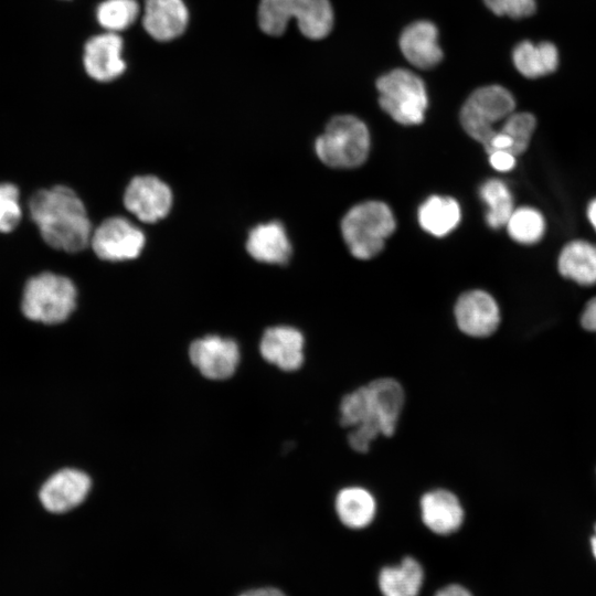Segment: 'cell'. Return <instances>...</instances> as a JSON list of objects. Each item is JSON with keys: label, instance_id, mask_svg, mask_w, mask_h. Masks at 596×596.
Listing matches in <instances>:
<instances>
[{"label": "cell", "instance_id": "obj_35", "mask_svg": "<svg viewBox=\"0 0 596 596\" xmlns=\"http://www.w3.org/2000/svg\"><path fill=\"white\" fill-rule=\"evenodd\" d=\"M587 217L596 231V199L592 200L588 204Z\"/></svg>", "mask_w": 596, "mask_h": 596}, {"label": "cell", "instance_id": "obj_8", "mask_svg": "<svg viewBox=\"0 0 596 596\" xmlns=\"http://www.w3.org/2000/svg\"><path fill=\"white\" fill-rule=\"evenodd\" d=\"M146 244L145 233L123 216H110L93 230L91 243L95 255L106 262L137 258Z\"/></svg>", "mask_w": 596, "mask_h": 596}, {"label": "cell", "instance_id": "obj_17", "mask_svg": "<svg viewBox=\"0 0 596 596\" xmlns=\"http://www.w3.org/2000/svg\"><path fill=\"white\" fill-rule=\"evenodd\" d=\"M400 47L405 58L418 68L434 67L443 58L437 28L429 21L407 25L400 36Z\"/></svg>", "mask_w": 596, "mask_h": 596}, {"label": "cell", "instance_id": "obj_36", "mask_svg": "<svg viewBox=\"0 0 596 596\" xmlns=\"http://www.w3.org/2000/svg\"><path fill=\"white\" fill-rule=\"evenodd\" d=\"M590 547H592L593 555L596 558V525H595V534L590 539Z\"/></svg>", "mask_w": 596, "mask_h": 596}, {"label": "cell", "instance_id": "obj_23", "mask_svg": "<svg viewBox=\"0 0 596 596\" xmlns=\"http://www.w3.org/2000/svg\"><path fill=\"white\" fill-rule=\"evenodd\" d=\"M417 215L418 223L425 232L435 237H444L457 227L461 212L455 199L432 195L421 204Z\"/></svg>", "mask_w": 596, "mask_h": 596}, {"label": "cell", "instance_id": "obj_25", "mask_svg": "<svg viewBox=\"0 0 596 596\" xmlns=\"http://www.w3.org/2000/svg\"><path fill=\"white\" fill-rule=\"evenodd\" d=\"M479 195L488 206L487 224L491 228L504 226L514 211L513 198L507 184L499 179H489L480 185Z\"/></svg>", "mask_w": 596, "mask_h": 596}, {"label": "cell", "instance_id": "obj_6", "mask_svg": "<svg viewBox=\"0 0 596 596\" xmlns=\"http://www.w3.org/2000/svg\"><path fill=\"white\" fill-rule=\"evenodd\" d=\"M381 108L401 125L422 124L428 106L426 87L415 73L396 68L376 81Z\"/></svg>", "mask_w": 596, "mask_h": 596}, {"label": "cell", "instance_id": "obj_20", "mask_svg": "<svg viewBox=\"0 0 596 596\" xmlns=\"http://www.w3.org/2000/svg\"><path fill=\"white\" fill-rule=\"evenodd\" d=\"M339 521L350 530L368 528L376 515V501L362 487H348L339 491L334 501Z\"/></svg>", "mask_w": 596, "mask_h": 596}, {"label": "cell", "instance_id": "obj_19", "mask_svg": "<svg viewBox=\"0 0 596 596\" xmlns=\"http://www.w3.org/2000/svg\"><path fill=\"white\" fill-rule=\"evenodd\" d=\"M189 13L182 0H147L142 25L153 39L170 41L181 35Z\"/></svg>", "mask_w": 596, "mask_h": 596}, {"label": "cell", "instance_id": "obj_28", "mask_svg": "<svg viewBox=\"0 0 596 596\" xmlns=\"http://www.w3.org/2000/svg\"><path fill=\"white\" fill-rule=\"evenodd\" d=\"M536 120L530 113H512L503 121L500 130L512 141L511 152L514 156L523 153L531 141Z\"/></svg>", "mask_w": 596, "mask_h": 596}, {"label": "cell", "instance_id": "obj_3", "mask_svg": "<svg viewBox=\"0 0 596 596\" xmlns=\"http://www.w3.org/2000/svg\"><path fill=\"white\" fill-rule=\"evenodd\" d=\"M291 19H296L301 33L312 40L327 36L333 25L329 0H260L258 23L266 34L281 35Z\"/></svg>", "mask_w": 596, "mask_h": 596}, {"label": "cell", "instance_id": "obj_16", "mask_svg": "<svg viewBox=\"0 0 596 596\" xmlns=\"http://www.w3.org/2000/svg\"><path fill=\"white\" fill-rule=\"evenodd\" d=\"M426 579L424 565L413 555L383 565L376 574L381 596H419Z\"/></svg>", "mask_w": 596, "mask_h": 596}, {"label": "cell", "instance_id": "obj_12", "mask_svg": "<svg viewBox=\"0 0 596 596\" xmlns=\"http://www.w3.org/2000/svg\"><path fill=\"white\" fill-rule=\"evenodd\" d=\"M454 312L458 328L470 337L491 336L500 323L499 306L485 290L464 292L457 299Z\"/></svg>", "mask_w": 596, "mask_h": 596}, {"label": "cell", "instance_id": "obj_30", "mask_svg": "<svg viewBox=\"0 0 596 596\" xmlns=\"http://www.w3.org/2000/svg\"><path fill=\"white\" fill-rule=\"evenodd\" d=\"M486 6L498 15L525 18L535 10L534 0H483Z\"/></svg>", "mask_w": 596, "mask_h": 596}, {"label": "cell", "instance_id": "obj_27", "mask_svg": "<svg viewBox=\"0 0 596 596\" xmlns=\"http://www.w3.org/2000/svg\"><path fill=\"white\" fill-rule=\"evenodd\" d=\"M139 12V6L135 0H106L96 11V17L102 26L109 31H120L134 23Z\"/></svg>", "mask_w": 596, "mask_h": 596}, {"label": "cell", "instance_id": "obj_34", "mask_svg": "<svg viewBox=\"0 0 596 596\" xmlns=\"http://www.w3.org/2000/svg\"><path fill=\"white\" fill-rule=\"evenodd\" d=\"M238 596H287V594L277 587L266 586L246 590Z\"/></svg>", "mask_w": 596, "mask_h": 596}, {"label": "cell", "instance_id": "obj_7", "mask_svg": "<svg viewBox=\"0 0 596 596\" xmlns=\"http://www.w3.org/2000/svg\"><path fill=\"white\" fill-rule=\"evenodd\" d=\"M512 94L499 85L476 89L460 110V124L476 141L485 145L498 129L496 124L504 121L514 110Z\"/></svg>", "mask_w": 596, "mask_h": 596}, {"label": "cell", "instance_id": "obj_5", "mask_svg": "<svg viewBox=\"0 0 596 596\" xmlns=\"http://www.w3.org/2000/svg\"><path fill=\"white\" fill-rule=\"evenodd\" d=\"M315 150L326 166L351 169L361 166L370 151L366 125L355 116L338 115L326 126L315 142Z\"/></svg>", "mask_w": 596, "mask_h": 596}, {"label": "cell", "instance_id": "obj_33", "mask_svg": "<svg viewBox=\"0 0 596 596\" xmlns=\"http://www.w3.org/2000/svg\"><path fill=\"white\" fill-rule=\"evenodd\" d=\"M433 596H473L472 593L460 583H448L440 586Z\"/></svg>", "mask_w": 596, "mask_h": 596}, {"label": "cell", "instance_id": "obj_31", "mask_svg": "<svg viewBox=\"0 0 596 596\" xmlns=\"http://www.w3.org/2000/svg\"><path fill=\"white\" fill-rule=\"evenodd\" d=\"M488 155L491 167L499 172H508L515 167L517 156L509 151L496 150Z\"/></svg>", "mask_w": 596, "mask_h": 596}, {"label": "cell", "instance_id": "obj_18", "mask_svg": "<svg viewBox=\"0 0 596 596\" xmlns=\"http://www.w3.org/2000/svg\"><path fill=\"white\" fill-rule=\"evenodd\" d=\"M246 251L259 263L284 265L291 256V245L286 230L278 221L254 226L247 235Z\"/></svg>", "mask_w": 596, "mask_h": 596}, {"label": "cell", "instance_id": "obj_21", "mask_svg": "<svg viewBox=\"0 0 596 596\" xmlns=\"http://www.w3.org/2000/svg\"><path fill=\"white\" fill-rule=\"evenodd\" d=\"M366 386L381 423L382 435L390 437L397 426L404 404V391L401 384L391 377L376 379Z\"/></svg>", "mask_w": 596, "mask_h": 596}, {"label": "cell", "instance_id": "obj_14", "mask_svg": "<svg viewBox=\"0 0 596 596\" xmlns=\"http://www.w3.org/2000/svg\"><path fill=\"white\" fill-rule=\"evenodd\" d=\"M305 339L302 333L289 326H276L265 330L259 351L269 363L283 371L298 370L305 360Z\"/></svg>", "mask_w": 596, "mask_h": 596}, {"label": "cell", "instance_id": "obj_13", "mask_svg": "<svg viewBox=\"0 0 596 596\" xmlns=\"http://www.w3.org/2000/svg\"><path fill=\"white\" fill-rule=\"evenodd\" d=\"M419 505L422 522L436 535H451L464 523V508L456 494L448 490L436 489L426 492L421 498Z\"/></svg>", "mask_w": 596, "mask_h": 596}, {"label": "cell", "instance_id": "obj_2", "mask_svg": "<svg viewBox=\"0 0 596 596\" xmlns=\"http://www.w3.org/2000/svg\"><path fill=\"white\" fill-rule=\"evenodd\" d=\"M395 225L394 214L386 203L365 201L345 213L341 234L352 256L370 259L383 249Z\"/></svg>", "mask_w": 596, "mask_h": 596}, {"label": "cell", "instance_id": "obj_4", "mask_svg": "<svg viewBox=\"0 0 596 596\" xmlns=\"http://www.w3.org/2000/svg\"><path fill=\"white\" fill-rule=\"evenodd\" d=\"M76 298V287L70 278L46 272L26 281L21 309L32 321L57 324L72 315Z\"/></svg>", "mask_w": 596, "mask_h": 596}, {"label": "cell", "instance_id": "obj_1", "mask_svg": "<svg viewBox=\"0 0 596 596\" xmlns=\"http://www.w3.org/2000/svg\"><path fill=\"white\" fill-rule=\"evenodd\" d=\"M29 211L52 248L77 253L89 245L92 223L83 201L71 188L55 185L36 191L29 201Z\"/></svg>", "mask_w": 596, "mask_h": 596}, {"label": "cell", "instance_id": "obj_24", "mask_svg": "<svg viewBox=\"0 0 596 596\" xmlns=\"http://www.w3.org/2000/svg\"><path fill=\"white\" fill-rule=\"evenodd\" d=\"M517 70L525 77L536 78L554 72L558 65V52L550 42L523 41L512 52Z\"/></svg>", "mask_w": 596, "mask_h": 596}, {"label": "cell", "instance_id": "obj_9", "mask_svg": "<svg viewBox=\"0 0 596 596\" xmlns=\"http://www.w3.org/2000/svg\"><path fill=\"white\" fill-rule=\"evenodd\" d=\"M128 212L145 223H156L171 211L173 194L170 187L152 174L134 177L123 195Z\"/></svg>", "mask_w": 596, "mask_h": 596}, {"label": "cell", "instance_id": "obj_29", "mask_svg": "<svg viewBox=\"0 0 596 596\" xmlns=\"http://www.w3.org/2000/svg\"><path fill=\"white\" fill-rule=\"evenodd\" d=\"M21 220L19 190L12 183H0V232L13 231Z\"/></svg>", "mask_w": 596, "mask_h": 596}, {"label": "cell", "instance_id": "obj_22", "mask_svg": "<svg viewBox=\"0 0 596 596\" xmlns=\"http://www.w3.org/2000/svg\"><path fill=\"white\" fill-rule=\"evenodd\" d=\"M562 276L583 286L596 284V245L583 240L567 243L557 260Z\"/></svg>", "mask_w": 596, "mask_h": 596}, {"label": "cell", "instance_id": "obj_15", "mask_svg": "<svg viewBox=\"0 0 596 596\" xmlns=\"http://www.w3.org/2000/svg\"><path fill=\"white\" fill-rule=\"evenodd\" d=\"M123 40L115 33L92 38L85 44L84 66L87 74L98 82H109L125 71L121 58Z\"/></svg>", "mask_w": 596, "mask_h": 596}, {"label": "cell", "instance_id": "obj_11", "mask_svg": "<svg viewBox=\"0 0 596 596\" xmlns=\"http://www.w3.org/2000/svg\"><path fill=\"white\" fill-rule=\"evenodd\" d=\"M92 487L87 473L75 468H64L46 479L42 485L39 498L44 507L53 513H64L79 505L89 493Z\"/></svg>", "mask_w": 596, "mask_h": 596}, {"label": "cell", "instance_id": "obj_26", "mask_svg": "<svg viewBox=\"0 0 596 596\" xmlns=\"http://www.w3.org/2000/svg\"><path fill=\"white\" fill-rule=\"evenodd\" d=\"M505 225L510 237L524 245L539 242L545 232L544 216L531 206L515 209Z\"/></svg>", "mask_w": 596, "mask_h": 596}, {"label": "cell", "instance_id": "obj_32", "mask_svg": "<svg viewBox=\"0 0 596 596\" xmlns=\"http://www.w3.org/2000/svg\"><path fill=\"white\" fill-rule=\"evenodd\" d=\"M581 324L585 330L596 331V297L586 304L581 316Z\"/></svg>", "mask_w": 596, "mask_h": 596}, {"label": "cell", "instance_id": "obj_10", "mask_svg": "<svg viewBox=\"0 0 596 596\" xmlns=\"http://www.w3.org/2000/svg\"><path fill=\"white\" fill-rule=\"evenodd\" d=\"M189 356L204 377L225 380L231 377L237 368L240 349L233 339L210 334L190 344Z\"/></svg>", "mask_w": 596, "mask_h": 596}]
</instances>
